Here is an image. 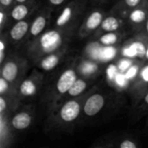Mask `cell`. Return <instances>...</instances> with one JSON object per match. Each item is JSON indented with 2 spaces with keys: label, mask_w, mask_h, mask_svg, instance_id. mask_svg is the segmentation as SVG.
Segmentation results:
<instances>
[{
  "label": "cell",
  "mask_w": 148,
  "mask_h": 148,
  "mask_svg": "<svg viewBox=\"0 0 148 148\" xmlns=\"http://www.w3.org/2000/svg\"><path fill=\"white\" fill-rule=\"evenodd\" d=\"M63 44V36L60 31L51 29L42 34L35 43V51L38 56H46L60 50Z\"/></svg>",
  "instance_id": "cell-1"
},
{
  "label": "cell",
  "mask_w": 148,
  "mask_h": 148,
  "mask_svg": "<svg viewBox=\"0 0 148 148\" xmlns=\"http://www.w3.org/2000/svg\"><path fill=\"white\" fill-rule=\"evenodd\" d=\"M25 66V62H22L21 59L10 58L2 64L1 76L10 83H14L18 80L19 75L23 72V68Z\"/></svg>",
  "instance_id": "cell-2"
},
{
  "label": "cell",
  "mask_w": 148,
  "mask_h": 148,
  "mask_svg": "<svg viewBox=\"0 0 148 148\" xmlns=\"http://www.w3.org/2000/svg\"><path fill=\"white\" fill-rule=\"evenodd\" d=\"M81 111V102L77 100H70L61 107L59 110V118L62 122L70 123L79 117Z\"/></svg>",
  "instance_id": "cell-3"
},
{
  "label": "cell",
  "mask_w": 148,
  "mask_h": 148,
  "mask_svg": "<svg viewBox=\"0 0 148 148\" xmlns=\"http://www.w3.org/2000/svg\"><path fill=\"white\" fill-rule=\"evenodd\" d=\"M106 99L103 95L95 93L91 95L83 104V112L88 116L92 117L99 114L105 106Z\"/></svg>",
  "instance_id": "cell-4"
},
{
  "label": "cell",
  "mask_w": 148,
  "mask_h": 148,
  "mask_svg": "<svg viewBox=\"0 0 148 148\" xmlns=\"http://www.w3.org/2000/svg\"><path fill=\"white\" fill-rule=\"evenodd\" d=\"M77 76L76 73L73 69H66L58 78L56 82V91L59 95H65L68 94L69 90L76 81Z\"/></svg>",
  "instance_id": "cell-5"
},
{
  "label": "cell",
  "mask_w": 148,
  "mask_h": 148,
  "mask_svg": "<svg viewBox=\"0 0 148 148\" xmlns=\"http://www.w3.org/2000/svg\"><path fill=\"white\" fill-rule=\"evenodd\" d=\"M104 19L103 13L100 10L93 11L85 20L83 25L81 28V35L86 36L89 32L94 31L95 29L101 27V24Z\"/></svg>",
  "instance_id": "cell-6"
},
{
  "label": "cell",
  "mask_w": 148,
  "mask_h": 148,
  "mask_svg": "<svg viewBox=\"0 0 148 148\" xmlns=\"http://www.w3.org/2000/svg\"><path fill=\"white\" fill-rule=\"evenodd\" d=\"M147 47L143 42L141 41H135L133 42L128 46L125 47L122 50V54L128 58L134 57H140L144 58L147 55Z\"/></svg>",
  "instance_id": "cell-7"
},
{
  "label": "cell",
  "mask_w": 148,
  "mask_h": 148,
  "mask_svg": "<svg viewBox=\"0 0 148 148\" xmlns=\"http://www.w3.org/2000/svg\"><path fill=\"white\" fill-rule=\"evenodd\" d=\"M39 87V81L36 77L31 76L23 80L18 87V93L23 97H30L36 94Z\"/></svg>",
  "instance_id": "cell-8"
},
{
  "label": "cell",
  "mask_w": 148,
  "mask_h": 148,
  "mask_svg": "<svg viewBox=\"0 0 148 148\" xmlns=\"http://www.w3.org/2000/svg\"><path fill=\"white\" fill-rule=\"evenodd\" d=\"M32 122V116L28 112H19L15 114L11 121L10 125L12 128L16 130H24L27 129Z\"/></svg>",
  "instance_id": "cell-9"
},
{
  "label": "cell",
  "mask_w": 148,
  "mask_h": 148,
  "mask_svg": "<svg viewBox=\"0 0 148 148\" xmlns=\"http://www.w3.org/2000/svg\"><path fill=\"white\" fill-rule=\"evenodd\" d=\"M28 31H29V23L24 20L17 21L10 29V36L14 42H18L26 36Z\"/></svg>",
  "instance_id": "cell-10"
},
{
  "label": "cell",
  "mask_w": 148,
  "mask_h": 148,
  "mask_svg": "<svg viewBox=\"0 0 148 148\" xmlns=\"http://www.w3.org/2000/svg\"><path fill=\"white\" fill-rule=\"evenodd\" d=\"M62 54L60 52H55L46 55L39 62V67L44 71H50L54 69L59 63Z\"/></svg>",
  "instance_id": "cell-11"
},
{
  "label": "cell",
  "mask_w": 148,
  "mask_h": 148,
  "mask_svg": "<svg viewBox=\"0 0 148 148\" xmlns=\"http://www.w3.org/2000/svg\"><path fill=\"white\" fill-rule=\"evenodd\" d=\"M47 23H48V16L46 15L41 14L38 16H36L29 27L30 36L33 37H36L40 34H42L44 29L46 28Z\"/></svg>",
  "instance_id": "cell-12"
},
{
  "label": "cell",
  "mask_w": 148,
  "mask_h": 148,
  "mask_svg": "<svg viewBox=\"0 0 148 148\" xmlns=\"http://www.w3.org/2000/svg\"><path fill=\"white\" fill-rule=\"evenodd\" d=\"M121 26V21L114 16L105 17L101 24V29L104 32H115Z\"/></svg>",
  "instance_id": "cell-13"
},
{
  "label": "cell",
  "mask_w": 148,
  "mask_h": 148,
  "mask_svg": "<svg viewBox=\"0 0 148 148\" xmlns=\"http://www.w3.org/2000/svg\"><path fill=\"white\" fill-rule=\"evenodd\" d=\"M29 12V8L28 5L23 3H19L12 9L10 16L14 20L21 21L23 20L28 16Z\"/></svg>",
  "instance_id": "cell-14"
},
{
  "label": "cell",
  "mask_w": 148,
  "mask_h": 148,
  "mask_svg": "<svg viewBox=\"0 0 148 148\" xmlns=\"http://www.w3.org/2000/svg\"><path fill=\"white\" fill-rule=\"evenodd\" d=\"M147 19V11L144 8H134L129 14V20L135 24H140Z\"/></svg>",
  "instance_id": "cell-15"
},
{
  "label": "cell",
  "mask_w": 148,
  "mask_h": 148,
  "mask_svg": "<svg viewBox=\"0 0 148 148\" xmlns=\"http://www.w3.org/2000/svg\"><path fill=\"white\" fill-rule=\"evenodd\" d=\"M87 82L82 79H76V81L74 82L70 89L69 90L68 94L71 97H77L80 95H82L87 88Z\"/></svg>",
  "instance_id": "cell-16"
},
{
  "label": "cell",
  "mask_w": 148,
  "mask_h": 148,
  "mask_svg": "<svg viewBox=\"0 0 148 148\" xmlns=\"http://www.w3.org/2000/svg\"><path fill=\"white\" fill-rule=\"evenodd\" d=\"M72 16H73V8L69 5L65 7L56 19V26L62 27L66 25L72 18Z\"/></svg>",
  "instance_id": "cell-17"
},
{
  "label": "cell",
  "mask_w": 148,
  "mask_h": 148,
  "mask_svg": "<svg viewBox=\"0 0 148 148\" xmlns=\"http://www.w3.org/2000/svg\"><path fill=\"white\" fill-rule=\"evenodd\" d=\"M116 55V49L113 46H104L101 47V54H100V60L101 61H109L114 57Z\"/></svg>",
  "instance_id": "cell-18"
},
{
  "label": "cell",
  "mask_w": 148,
  "mask_h": 148,
  "mask_svg": "<svg viewBox=\"0 0 148 148\" xmlns=\"http://www.w3.org/2000/svg\"><path fill=\"white\" fill-rule=\"evenodd\" d=\"M118 39L119 36L114 32H106V34L101 37L100 41L104 46H113L118 42Z\"/></svg>",
  "instance_id": "cell-19"
},
{
  "label": "cell",
  "mask_w": 148,
  "mask_h": 148,
  "mask_svg": "<svg viewBox=\"0 0 148 148\" xmlns=\"http://www.w3.org/2000/svg\"><path fill=\"white\" fill-rule=\"evenodd\" d=\"M101 49V47L98 43H91L87 48V54L91 59L100 60Z\"/></svg>",
  "instance_id": "cell-20"
},
{
  "label": "cell",
  "mask_w": 148,
  "mask_h": 148,
  "mask_svg": "<svg viewBox=\"0 0 148 148\" xmlns=\"http://www.w3.org/2000/svg\"><path fill=\"white\" fill-rule=\"evenodd\" d=\"M81 70H82V73L85 75H90L92 73H95L97 70V65L94 62H86L82 65Z\"/></svg>",
  "instance_id": "cell-21"
},
{
  "label": "cell",
  "mask_w": 148,
  "mask_h": 148,
  "mask_svg": "<svg viewBox=\"0 0 148 148\" xmlns=\"http://www.w3.org/2000/svg\"><path fill=\"white\" fill-rule=\"evenodd\" d=\"M132 66V61L129 59H122L118 64V69L121 72H126Z\"/></svg>",
  "instance_id": "cell-22"
},
{
  "label": "cell",
  "mask_w": 148,
  "mask_h": 148,
  "mask_svg": "<svg viewBox=\"0 0 148 148\" xmlns=\"http://www.w3.org/2000/svg\"><path fill=\"white\" fill-rule=\"evenodd\" d=\"M10 84V82H9L3 77L1 76V78H0V95H3L9 93Z\"/></svg>",
  "instance_id": "cell-23"
},
{
  "label": "cell",
  "mask_w": 148,
  "mask_h": 148,
  "mask_svg": "<svg viewBox=\"0 0 148 148\" xmlns=\"http://www.w3.org/2000/svg\"><path fill=\"white\" fill-rule=\"evenodd\" d=\"M137 147L138 145L131 140H124L119 145L120 148H137Z\"/></svg>",
  "instance_id": "cell-24"
},
{
  "label": "cell",
  "mask_w": 148,
  "mask_h": 148,
  "mask_svg": "<svg viewBox=\"0 0 148 148\" xmlns=\"http://www.w3.org/2000/svg\"><path fill=\"white\" fill-rule=\"evenodd\" d=\"M138 73V67L137 66H131L127 71H126V74H125V76L127 80L134 77Z\"/></svg>",
  "instance_id": "cell-25"
},
{
  "label": "cell",
  "mask_w": 148,
  "mask_h": 148,
  "mask_svg": "<svg viewBox=\"0 0 148 148\" xmlns=\"http://www.w3.org/2000/svg\"><path fill=\"white\" fill-rule=\"evenodd\" d=\"M126 80H127L125 76V74L122 73H118L115 76V81L119 86H124L126 83Z\"/></svg>",
  "instance_id": "cell-26"
},
{
  "label": "cell",
  "mask_w": 148,
  "mask_h": 148,
  "mask_svg": "<svg viewBox=\"0 0 148 148\" xmlns=\"http://www.w3.org/2000/svg\"><path fill=\"white\" fill-rule=\"evenodd\" d=\"M117 70H119L118 69V68H116V67H114V66H110L108 69V77H109V79L111 80H114V79H115V76H116V75L118 74L117 73Z\"/></svg>",
  "instance_id": "cell-27"
},
{
  "label": "cell",
  "mask_w": 148,
  "mask_h": 148,
  "mask_svg": "<svg viewBox=\"0 0 148 148\" xmlns=\"http://www.w3.org/2000/svg\"><path fill=\"white\" fill-rule=\"evenodd\" d=\"M140 2L141 0H124V3L129 8H136Z\"/></svg>",
  "instance_id": "cell-28"
},
{
  "label": "cell",
  "mask_w": 148,
  "mask_h": 148,
  "mask_svg": "<svg viewBox=\"0 0 148 148\" xmlns=\"http://www.w3.org/2000/svg\"><path fill=\"white\" fill-rule=\"evenodd\" d=\"M8 105H7V101L4 99L3 95H1L0 97V114H4V111L7 109Z\"/></svg>",
  "instance_id": "cell-29"
},
{
  "label": "cell",
  "mask_w": 148,
  "mask_h": 148,
  "mask_svg": "<svg viewBox=\"0 0 148 148\" xmlns=\"http://www.w3.org/2000/svg\"><path fill=\"white\" fill-rule=\"evenodd\" d=\"M140 77L143 81L148 82V66L145 67L140 72Z\"/></svg>",
  "instance_id": "cell-30"
},
{
  "label": "cell",
  "mask_w": 148,
  "mask_h": 148,
  "mask_svg": "<svg viewBox=\"0 0 148 148\" xmlns=\"http://www.w3.org/2000/svg\"><path fill=\"white\" fill-rule=\"evenodd\" d=\"M13 0H0V3L2 4V6H4V7H7L9 5L11 4Z\"/></svg>",
  "instance_id": "cell-31"
},
{
  "label": "cell",
  "mask_w": 148,
  "mask_h": 148,
  "mask_svg": "<svg viewBox=\"0 0 148 148\" xmlns=\"http://www.w3.org/2000/svg\"><path fill=\"white\" fill-rule=\"evenodd\" d=\"M4 17H5L4 12L3 10H1V12H0V24H1V27L2 28H3V26L4 24Z\"/></svg>",
  "instance_id": "cell-32"
},
{
  "label": "cell",
  "mask_w": 148,
  "mask_h": 148,
  "mask_svg": "<svg viewBox=\"0 0 148 148\" xmlns=\"http://www.w3.org/2000/svg\"><path fill=\"white\" fill-rule=\"evenodd\" d=\"M64 2V0H49V3L53 5H60Z\"/></svg>",
  "instance_id": "cell-33"
},
{
  "label": "cell",
  "mask_w": 148,
  "mask_h": 148,
  "mask_svg": "<svg viewBox=\"0 0 148 148\" xmlns=\"http://www.w3.org/2000/svg\"><path fill=\"white\" fill-rule=\"evenodd\" d=\"M4 49H5L4 42L3 40H1V42H0V51H4Z\"/></svg>",
  "instance_id": "cell-34"
},
{
  "label": "cell",
  "mask_w": 148,
  "mask_h": 148,
  "mask_svg": "<svg viewBox=\"0 0 148 148\" xmlns=\"http://www.w3.org/2000/svg\"><path fill=\"white\" fill-rule=\"evenodd\" d=\"M144 102H145V104L148 105V93L145 95V97H144Z\"/></svg>",
  "instance_id": "cell-35"
},
{
  "label": "cell",
  "mask_w": 148,
  "mask_h": 148,
  "mask_svg": "<svg viewBox=\"0 0 148 148\" xmlns=\"http://www.w3.org/2000/svg\"><path fill=\"white\" fill-rule=\"evenodd\" d=\"M146 31L148 34V17L147 19V22H146Z\"/></svg>",
  "instance_id": "cell-36"
},
{
  "label": "cell",
  "mask_w": 148,
  "mask_h": 148,
  "mask_svg": "<svg viewBox=\"0 0 148 148\" xmlns=\"http://www.w3.org/2000/svg\"><path fill=\"white\" fill-rule=\"evenodd\" d=\"M17 3H24V2H26L27 0H16Z\"/></svg>",
  "instance_id": "cell-37"
},
{
  "label": "cell",
  "mask_w": 148,
  "mask_h": 148,
  "mask_svg": "<svg viewBox=\"0 0 148 148\" xmlns=\"http://www.w3.org/2000/svg\"><path fill=\"white\" fill-rule=\"evenodd\" d=\"M146 58H147L148 59V45L147 47V55H146Z\"/></svg>",
  "instance_id": "cell-38"
}]
</instances>
